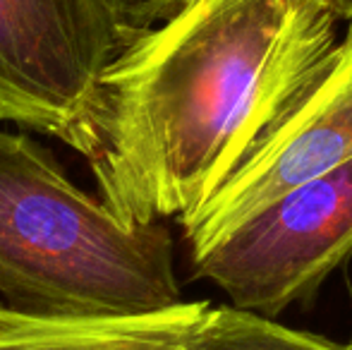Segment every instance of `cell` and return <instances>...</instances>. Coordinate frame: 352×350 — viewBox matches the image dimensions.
Listing matches in <instances>:
<instances>
[{
    "label": "cell",
    "instance_id": "1",
    "mask_svg": "<svg viewBox=\"0 0 352 350\" xmlns=\"http://www.w3.org/2000/svg\"><path fill=\"white\" fill-rule=\"evenodd\" d=\"M329 0H185L103 70L101 199L132 223H180L237 171L336 48Z\"/></svg>",
    "mask_w": 352,
    "mask_h": 350
},
{
    "label": "cell",
    "instance_id": "2",
    "mask_svg": "<svg viewBox=\"0 0 352 350\" xmlns=\"http://www.w3.org/2000/svg\"><path fill=\"white\" fill-rule=\"evenodd\" d=\"M0 293L43 317H142L185 303L168 228L125 221L36 142L3 130Z\"/></svg>",
    "mask_w": 352,
    "mask_h": 350
},
{
    "label": "cell",
    "instance_id": "3",
    "mask_svg": "<svg viewBox=\"0 0 352 350\" xmlns=\"http://www.w3.org/2000/svg\"><path fill=\"white\" fill-rule=\"evenodd\" d=\"M130 41L101 0H0V120L89 159L101 75Z\"/></svg>",
    "mask_w": 352,
    "mask_h": 350
},
{
    "label": "cell",
    "instance_id": "4",
    "mask_svg": "<svg viewBox=\"0 0 352 350\" xmlns=\"http://www.w3.org/2000/svg\"><path fill=\"white\" fill-rule=\"evenodd\" d=\"M352 252V161L292 187L192 252V269L232 307L271 317L305 298Z\"/></svg>",
    "mask_w": 352,
    "mask_h": 350
},
{
    "label": "cell",
    "instance_id": "5",
    "mask_svg": "<svg viewBox=\"0 0 352 350\" xmlns=\"http://www.w3.org/2000/svg\"><path fill=\"white\" fill-rule=\"evenodd\" d=\"M352 161V22L314 82L182 226L190 254L292 187Z\"/></svg>",
    "mask_w": 352,
    "mask_h": 350
},
{
    "label": "cell",
    "instance_id": "6",
    "mask_svg": "<svg viewBox=\"0 0 352 350\" xmlns=\"http://www.w3.org/2000/svg\"><path fill=\"white\" fill-rule=\"evenodd\" d=\"M209 303L142 317H43L0 307V350H190Z\"/></svg>",
    "mask_w": 352,
    "mask_h": 350
},
{
    "label": "cell",
    "instance_id": "7",
    "mask_svg": "<svg viewBox=\"0 0 352 350\" xmlns=\"http://www.w3.org/2000/svg\"><path fill=\"white\" fill-rule=\"evenodd\" d=\"M190 350H348L235 307H209Z\"/></svg>",
    "mask_w": 352,
    "mask_h": 350
},
{
    "label": "cell",
    "instance_id": "8",
    "mask_svg": "<svg viewBox=\"0 0 352 350\" xmlns=\"http://www.w3.org/2000/svg\"><path fill=\"white\" fill-rule=\"evenodd\" d=\"M101 3L118 27L135 39L170 17L185 0H101Z\"/></svg>",
    "mask_w": 352,
    "mask_h": 350
},
{
    "label": "cell",
    "instance_id": "9",
    "mask_svg": "<svg viewBox=\"0 0 352 350\" xmlns=\"http://www.w3.org/2000/svg\"><path fill=\"white\" fill-rule=\"evenodd\" d=\"M329 5L338 12L340 19H350L352 22V0H329Z\"/></svg>",
    "mask_w": 352,
    "mask_h": 350
},
{
    "label": "cell",
    "instance_id": "10",
    "mask_svg": "<svg viewBox=\"0 0 352 350\" xmlns=\"http://www.w3.org/2000/svg\"><path fill=\"white\" fill-rule=\"evenodd\" d=\"M348 350H352V343H350V346H348Z\"/></svg>",
    "mask_w": 352,
    "mask_h": 350
}]
</instances>
